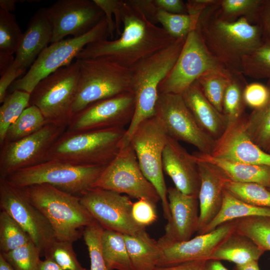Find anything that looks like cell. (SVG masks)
Instances as JSON below:
<instances>
[{
	"label": "cell",
	"instance_id": "6125c7cd",
	"mask_svg": "<svg viewBox=\"0 0 270 270\" xmlns=\"http://www.w3.org/2000/svg\"><path fill=\"white\" fill-rule=\"evenodd\" d=\"M0 270H14L10 265L0 254Z\"/></svg>",
	"mask_w": 270,
	"mask_h": 270
},
{
	"label": "cell",
	"instance_id": "9f6ffc18",
	"mask_svg": "<svg viewBox=\"0 0 270 270\" xmlns=\"http://www.w3.org/2000/svg\"><path fill=\"white\" fill-rule=\"evenodd\" d=\"M14 60L13 55L0 51V74H2L12 64Z\"/></svg>",
	"mask_w": 270,
	"mask_h": 270
},
{
	"label": "cell",
	"instance_id": "d6986e66",
	"mask_svg": "<svg viewBox=\"0 0 270 270\" xmlns=\"http://www.w3.org/2000/svg\"><path fill=\"white\" fill-rule=\"evenodd\" d=\"M238 221L236 219L226 222L210 232L185 241H172L162 236L157 240L162 252L158 266L210 260L216 248L236 232Z\"/></svg>",
	"mask_w": 270,
	"mask_h": 270
},
{
	"label": "cell",
	"instance_id": "11a10c76",
	"mask_svg": "<svg viewBox=\"0 0 270 270\" xmlns=\"http://www.w3.org/2000/svg\"><path fill=\"white\" fill-rule=\"evenodd\" d=\"M218 0H188L185 2L188 14L200 15L210 6L216 4Z\"/></svg>",
	"mask_w": 270,
	"mask_h": 270
},
{
	"label": "cell",
	"instance_id": "ee69618b",
	"mask_svg": "<svg viewBox=\"0 0 270 270\" xmlns=\"http://www.w3.org/2000/svg\"><path fill=\"white\" fill-rule=\"evenodd\" d=\"M104 228L96 220L86 227L82 236L88 252L90 270H108L102 253L101 237Z\"/></svg>",
	"mask_w": 270,
	"mask_h": 270
},
{
	"label": "cell",
	"instance_id": "1f68e13d",
	"mask_svg": "<svg viewBox=\"0 0 270 270\" xmlns=\"http://www.w3.org/2000/svg\"><path fill=\"white\" fill-rule=\"evenodd\" d=\"M247 84L242 73L232 72L222 102V114L226 117L228 124L237 120L245 114L246 104L244 92Z\"/></svg>",
	"mask_w": 270,
	"mask_h": 270
},
{
	"label": "cell",
	"instance_id": "91938a15",
	"mask_svg": "<svg viewBox=\"0 0 270 270\" xmlns=\"http://www.w3.org/2000/svg\"><path fill=\"white\" fill-rule=\"evenodd\" d=\"M206 270H228L219 260H208L207 261Z\"/></svg>",
	"mask_w": 270,
	"mask_h": 270
},
{
	"label": "cell",
	"instance_id": "74e56055",
	"mask_svg": "<svg viewBox=\"0 0 270 270\" xmlns=\"http://www.w3.org/2000/svg\"><path fill=\"white\" fill-rule=\"evenodd\" d=\"M236 232L248 237L264 251L270 250V218L250 216L238 219Z\"/></svg>",
	"mask_w": 270,
	"mask_h": 270
},
{
	"label": "cell",
	"instance_id": "94428289",
	"mask_svg": "<svg viewBox=\"0 0 270 270\" xmlns=\"http://www.w3.org/2000/svg\"><path fill=\"white\" fill-rule=\"evenodd\" d=\"M235 270H260L258 261H252L242 265H236Z\"/></svg>",
	"mask_w": 270,
	"mask_h": 270
},
{
	"label": "cell",
	"instance_id": "60d3db41",
	"mask_svg": "<svg viewBox=\"0 0 270 270\" xmlns=\"http://www.w3.org/2000/svg\"><path fill=\"white\" fill-rule=\"evenodd\" d=\"M242 74L253 78L270 80V43L264 42L244 58Z\"/></svg>",
	"mask_w": 270,
	"mask_h": 270
},
{
	"label": "cell",
	"instance_id": "e7e4bbea",
	"mask_svg": "<svg viewBox=\"0 0 270 270\" xmlns=\"http://www.w3.org/2000/svg\"><path fill=\"white\" fill-rule=\"evenodd\" d=\"M269 152H270V150H269Z\"/></svg>",
	"mask_w": 270,
	"mask_h": 270
},
{
	"label": "cell",
	"instance_id": "3957f363",
	"mask_svg": "<svg viewBox=\"0 0 270 270\" xmlns=\"http://www.w3.org/2000/svg\"><path fill=\"white\" fill-rule=\"evenodd\" d=\"M186 38L176 40L168 47L142 60L130 68L132 91L135 96L136 109L122 140V146L130 144L132 134L140 123L155 116L159 86L176 64Z\"/></svg>",
	"mask_w": 270,
	"mask_h": 270
},
{
	"label": "cell",
	"instance_id": "b9f144b4",
	"mask_svg": "<svg viewBox=\"0 0 270 270\" xmlns=\"http://www.w3.org/2000/svg\"><path fill=\"white\" fill-rule=\"evenodd\" d=\"M22 36L15 16L0 8V51L13 55L20 46Z\"/></svg>",
	"mask_w": 270,
	"mask_h": 270
},
{
	"label": "cell",
	"instance_id": "d4e9b609",
	"mask_svg": "<svg viewBox=\"0 0 270 270\" xmlns=\"http://www.w3.org/2000/svg\"><path fill=\"white\" fill-rule=\"evenodd\" d=\"M184 102L199 126L216 140L224 132L228 122L208 100L196 81L182 94Z\"/></svg>",
	"mask_w": 270,
	"mask_h": 270
},
{
	"label": "cell",
	"instance_id": "7bdbcfd3",
	"mask_svg": "<svg viewBox=\"0 0 270 270\" xmlns=\"http://www.w3.org/2000/svg\"><path fill=\"white\" fill-rule=\"evenodd\" d=\"M14 270H36L40 251L30 241L27 244L6 253H0Z\"/></svg>",
	"mask_w": 270,
	"mask_h": 270
},
{
	"label": "cell",
	"instance_id": "7c38bea8",
	"mask_svg": "<svg viewBox=\"0 0 270 270\" xmlns=\"http://www.w3.org/2000/svg\"><path fill=\"white\" fill-rule=\"evenodd\" d=\"M93 188L124 194L138 200L145 198L154 204L160 200L156 188L142 173L130 144L121 148Z\"/></svg>",
	"mask_w": 270,
	"mask_h": 270
},
{
	"label": "cell",
	"instance_id": "e575fe53",
	"mask_svg": "<svg viewBox=\"0 0 270 270\" xmlns=\"http://www.w3.org/2000/svg\"><path fill=\"white\" fill-rule=\"evenodd\" d=\"M231 75L229 70H212L204 74L196 80L206 98L222 113L224 96Z\"/></svg>",
	"mask_w": 270,
	"mask_h": 270
},
{
	"label": "cell",
	"instance_id": "7a4b0ae2",
	"mask_svg": "<svg viewBox=\"0 0 270 270\" xmlns=\"http://www.w3.org/2000/svg\"><path fill=\"white\" fill-rule=\"evenodd\" d=\"M218 2L200 16L196 28L210 53L231 72L242 73L244 58L264 42L257 24L244 18L228 21L219 17Z\"/></svg>",
	"mask_w": 270,
	"mask_h": 270
},
{
	"label": "cell",
	"instance_id": "836d02e7",
	"mask_svg": "<svg viewBox=\"0 0 270 270\" xmlns=\"http://www.w3.org/2000/svg\"><path fill=\"white\" fill-rule=\"evenodd\" d=\"M263 0H218L216 12L221 18L234 21L244 18L256 24Z\"/></svg>",
	"mask_w": 270,
	"mask_h": 270
},
{
	"label": "cell",
	"instance_id": "8992f818",
	"mask_svg": "<svg viewBox=\"0 0 270 270\" xmlns=\"http://www.w3.org/2000/svg\"><path fill=\"white\" fill-rule=\"evenodd\" d=\"M76 60L80 70L72 118L94 102L132 92L130 68L104 56Z\"/></svg>",
	"mask_w": 270,
	"mask_h": 270
},
{
	"label": "cell",
	"instance_id": "2e32d148",
	"mask_svg": "<svg viewBox=\"0 0 270 270\" xmlns=\"http://www.w3.org/2000/svg\"><path fill=\"white\" fill-rule=\"evenodd\" d=\"M0 207L28 234L44 256L56 239L50 222L28 200L22 189L0 178Z\"/></svg>",
	"mask_w": 270,
	"mask_h": 270
},
{
	"label": "cell",
	"instance_id": "f907efd6",
	"mask_svg": "<svg viewBox=\"0 0 270 270\" xmlns=\"http://www.w3.org/2000/svg\"><path fill=\"white\" fill-rule=\"evenodd\" d=\"M264 42L270 43V0H263L256 24Z\"/></svg>",
	"mask_w": 270,
	"mask_h": 270
},
{
	"label": "cell",
	"instance_id": "83f0119b",
	"mask_svg": "<svg viewBox=\"0 0 270 270\" xmlns=\"http://www.w3.org/2000/svg\"><path fill=\"white\" fill-rule=\"evenodd\" d=\"M264 252L249 238L235 232L216 248L210 260H224L242 265L258 261Z\"/></svg>",
	"mask_w": 270,
	"mask_h": 270
},
{
	"label": "cell",
	"instance_id": "8fae6325",
	"mask_svg": "<svg viewBox=\"0 0 270 270\" xmlns=\"http://www.w3.org/2000/svg\"><path fill=\"white\" fill-rule=\"evenodd\" d=\"M212 70H228L208 50L196 28L186 36L176 64L159 86L158 94H182L200 76Z\"/></svg>",
	"mask_w": 270,
	"mask_h": 270
},
{
	"label": "cell",
	"instance_id": "4316f807",
	"mask_svg": "<svg viewBox=\"0 0 270 270\" xmlns=\"http://www.w3.org/2000/svg\"><path fill=\"white\" fill-rule=\"evenodd\" d=\"M133 270H153L158 266L161 249L146 230L136 234H123Z\"/></svg>",
	"mask_w": 270,
	"mask_h": 270
},
{
	"label": "cell",
	"instance_id": "d6a6232c",
	"mask_svg": "<svg viewBox=\"0 0 270 270\" xmlns=\"http://www.w3.org/2000/svg\"><path fill=\"white\" fill-rule=\"evenodd\" d=\"M47 123L40 110L34 106H30L9 126L1 146L26 137L40 130Z\"/></svg>",
	"mask_w": 270,
	"mask_h": 270
},
{
	"label": "cell",
	"instance_id": "bcb514c9",
	"mask_svg": "<svg viewBox=\"0 0 270 270\" xmlns=\"http://www.w3.org/2000/svg\"><path fill=\"white\" fill-rule=\"evenodd\" d=\"M103 11L107 20L110 40H113L114 33L116 38L121 34L122 10L124 0H93ZM115 38V39H116Z\"/></svg>",
	"mask_w": 270,
	"mask_h": 270
},
{
	"label": "cell",
	"instance_id": "f6af8a7d",
	"mask_svg": "<svg viewBox=\"0 0 270 270\" xmlns=\"http://www.w3.org/2000/svg\"><path fill=\"white\" fill-rule=\"evenodd\" d=\"M64 270H88L78 262L72 248V243L56 240L44 254Z\"/></svg>",
	"mask_w": 270,
	"mask_h": 270
},
{
	"label": "cell",
	"instance_id": "f546056e",
	"mask_svg": "<svg viewBox=\"0 0 270 270\" xmlns=\"http://www.w3.org/2000/svg\"><path fill=\"white\" fill-rule=\"evenodd\" d=\"M101 246L108 270H133L122 234L104 229Z\"/></svg>",
	"mask_w": 270,
	"mask_h": 270
},
{
	"label": "cell",
	"instance_id": "277c9868",
	"mask_svg": "<svg viewBox=\"0 0 270 270\" xmlns=\"http://www.w3.org/2000/svg\"><path fill=\"white\" fill-rule=\"evenodd\" d=\"M30 202L46 218L56 240L73 243L94 220L78 196L48 184L22 188Z\"/></svg>",
	"mask_w": 270,
	"mask_h": 270
},
{
	"label": "cell",
	"instance_id": "e0dca14e",
	"mask_svg": "<svg viewBox=\"0 0 270 270\" xmlns=\"http://www.w3.org/2000/svg\"><path fill=\"white\" fill-rule=\"evenodd\" d=\"M136 109L133 92L94 102L74 116L66 132H70L124 128L131 122Z\"/></svg>",
	"mask_w": 270,
	"mask_h": 270
},
{
	"label": "cell",
	"instance_id": "681fc988",
	"mask_svg": "<svg viewBox=\"0 0 270 270\" xmlns=\"http://www.w3.org/2000/svg\"><path fill=\"white\" fill-rule=\"evenodd\" d=\"M26 71L18 68L14 64L2 74L0 78V103L2 104L8 94L10 86Z\"/></svg>",
	"mask_w": 270,
	"mask_h": 270
},
{
	"label": "cell",
	"instance_id": "603a6c76",
	"mask_svg": "<svg viewBox=\"0 0 270 270\" xmlns=\"http://www.w3.org/2000/svg\"><path fill=\"white\" fill-rule=\"evenodd\" d=\"M194 159L197 164L200 178L198 196L200 213L197 230L198 234H200L216 216L222 208L224 191V176L212 165Z\"/></svg>",
	"mask_w": 270,
	"mask_h": 270
},
{
	"label": "cell",
	"instance_id": "5bb4252c",
	"mask_svg": "<svg viewBox=\"0 0 270 270\" xmlns=\"http://www.w3.org/2000/svg\"><path fill=\"white\" fill-rule=\"evenodd\" d=\"M68 126L48 122L38 132L18 140L3 144L0 151V178L45 162L46 156Z\"/></svg>",
	"mask_w": 270,
	"mask_h": 270
},
{
	"label": "cell",
	"instance_id": "816d5d0a",
	"mask_svg": "<svg viewBox=\"0 0 270 270\" xmlns=\"http://www.w3.org/2000/svg\"><path fill=\"white\" fill-rule=\"evenodd\" d=\"M157 8L170 13L188 14L185 2L182 0H154Z\"/></svg>",
	"mask_w": 270,
	"mask_h": 270
},
{
	"label": "cell",
	"instance_id": "ffe728a7",
	"mask_svg": "<svg viewBox=\"0 0 270 270\" xmlns=\"http://www.w3.org/2000/svg\"><path fill=\"white\" fill-rule=\"evenodd\" d=\"M246 115L228 124L210 155L231 162L270 166V154L258 146L246 131Z\"/></svg>",
	"mask_w": 270,
	"mask_h": 270
},
{
	"label": "cell",
	"instance_id": "7dc6e473",
	"mask_svg": "<svg viewBox=\"0 0 270 270\" xmlns=\"http://www.w3.org/2000/svg\"><path fill=\"white\" fill-rule=\"evenodd\" d=\"M155 204L145 198L138 200L137 202L133 203L132 216L138 225L146 228L156 220Z\"/></svg>",
	"mask_w": 270,
	"mask_h": 270
},
{
	"label": "cell",
	"instance_id": "ac0fdd59",
	"mask_svg": "<svg viewBox=\"0 0 270 270\" xmlns=\"http://www.w3.org/2000/svg\"><path fill=\"white\" fill-rule=\"evenodd\" d=\"M45 10L52 29L51 43L69 35L82 36L104 16L103 11L93 0H58L45 8Z\"/></svg>",
	"mask_w": 270,
	"mask_h": 270
},
{
	"label": "cell",
	"instance_id": "f35d334b",
	"mask_svg": "<svg viewBox=\"0 0 270 270\" xmlns=\"http://www.w3.org/2000/svg\"><path fill=\"white\" fill-rule=\"evenodd\" d=\"M32 241L28 234L6 212H0V253H6Z\"/></svg>",
	"mask_w": 270,
	"mask_h": 270
},
{
	"label": "cell",
	"instance_id": "ba28073f",
	"mask_svg": "<svg viewBox=\"0 0 270 270\" xmlns=\"http://www.w3.org/2000/svg\"><path fill=\"white\" fill-rule=\"evenodd\" d=\"M109 37L108 22L104 16L86 34L51 43L40 53L26 72L10 86L8 94L14 90L30 93L40 80L71 64L88 44Z\"/></svg>",
	"mask_w": 270,
	"mask_h": 270
},
{
	"label": "cell",
	"instance_id": "30bf717a",
	"mask_svg": "<svg viewBox=\"0 0 270 270\" xmlns=\"http://www.w3.org/2000/svg\"><path fill=\"white\" fill-rule=\"evenodd\" d=\"M168 137L160 122L154 116L140 124L130 142L142 173L154 187L160 198L164 216L167 220L170 218V213L162 158Z\"/></svg>",
	"mask_w": 270,
	"mask_h": 270
},
{
	"label": "cell",
	"instance_id": "9a60e30c",
	"mask_svg": "<svg viewBox=\"0 0 270 270\" xmlns=\"http://www.w3.org/2000/svg\"><path fill=\"white\" fill-rule=\"evenodd\" d=\"M81 203L102 227L122 234H136L145 230L132 216L133 203L128 196L98 188L78 196Z\"/></svg>",
	"mask_w": 270,
	"mask_h": 270
},
{
	"label": "cell",
	"instance_id": "52a82bcc",
	"mask_svg": "<svg viewBox=\"0 0 270 270\" xmlns=\"http://www.w3.org/2000/svg\"><path fill=\"white\" fill-rule=\"evenodd\" d=\"M106 166H80L50 160L18 170L4 179L20 188L48 184L64 192L80 196L93 188Z\"/></svg>",
	"mask_w": 270,
	"mask_h": 270
},
{
	"label": "cell",
	"instance_id": "7402d4cb",
	"mask_svg": "<svg viewBox=\"0 0 270 270\" xmlns=\"http://www.w3.org/2000/svg\"><path fill=\"white\" fill-rule=\"evenodd\" d=\"M170 218L165 226L164 238L175 242L190 239L197 232L198 222V197L182 193L176 187L168 188Z\"/></svg>",
	"mask_w": 270,
	"mask_h": 270
},
{
	"label": "cell",
	"instance_id": "4dcf8cb0",
	"mask_svg": "<svg viewBox=\"0 0 270 270\" xmlns=\"http://www.w3.org/2000/svg\"><path fill=\"white\" fill-rule=\"evenodd\" d=\"M269 92L265 104L254 109L246 118V131L251 140L261 149L270 150V80L266 84Z\"/></svg>",
	"mask_w": 270,
	"mask_h": 270
},
{
	"label": "cell",
	"instance_id": "680465c9",
	"mask_svg": "<svg viewBox=\"0 0 270 270\" xmlns=\"http://www.w3.org/2000/svg\"><path fill=\"white\" fill-rule=\"evenodd\" d=\"M18 2L16 0H0V8L8 12H12L15 10L16 4Z\"/></svg>",
	"mask_w": 270,
	"mask_h": 270
},
{
	"label": "cell",
	"instance_id": "6f0895ef",
	"mask_svg": "<svg viewBox=\"0 0 270 270\" xmlns=\"http://www.w3.org/2000/svg\"><path fill=\"white\" fill-rule=\"evenodd\" d=\"M36 270H64L53 260L45 258L40 261L37 266Z\"/></svg>",
	"mask_w": 270,
	"mask_h": 270
},
{
	"label": "cell",
	"instance_id": "8d00e7d4",
	"mask_svg": "<svg viewBox=\"0 0 270 270\" xmlns=\"http://www.w3.org/2000/svg\"><path fill=\"white\" fill-rule=\"evenodd\" d=\"M224 186L240 200L254 206L270 208V191L262 185L234 182L224 176Z\"/></svg>",
	"mask_w": 270,
	"mask_h": 270
},
{
	"label": "cell",
	"instance_id": "4fadbf2b",
	"mask_svg": "<svg viewBox=\"0 0 270 270\" xmlns=\"http://www.w3.org/2000/svg\"><path fill=\"white\" fill-rule=\"evenodd\" d=\"M154 116L169 137L190 144L196 147L199 152L212 154L216 140L199 126L182 94H158Z\"/></svg>",
	"mask_w": 270,
	"mask_h": 270
},
{
	"label": "cell",
	"instance_id": "cb8c5ba5",
	"mask_svg": "<svg viewBox=\"0 0 270 270\" xmlns=\"http://www.w3.org/2000/svg\"><path fill=\"white\" fill-rule=\"evenodd\" d=\"M52 39V29L45 8L40 9L30 18L23 33L13 62L16 67L27 70Z\"/></svg>",
	"mask_w": 270,
	"mask_h": 270
},
{
	"label": "cell",
	"instance_id": "44dd1931",
	"mask_svg": "<svg viewBox=\"0 0 270 270\" xmlns=\"http://www.w3.org/2000/svg\"><path fill=\"white\" fill-rule=\"evenodd\" d=\"M163 170L184 194L198 197L200 178L197 164L178 141L168 137L162 158Z\"/></svg>",
	"mask_w": 270,
	"mask_h": 270
},
{
	"label": "cell",
	"instance_id": "9c48e42d",
	"mask_svg": "<svg viewBox=\"0 0 270 270\" xmlns=\"http://www.w3.org/2000/svg\"><path fill=\"white\" fill-rule=\"evenodd\" d=\"M79 70L76 60L40 80L30 93V106L38 108L48 122L68 126L71 121Z\"/></svg>",
	"mask_w": 270,
	"mask_h": 270
},
{
	"label": "cell",
	"instance_id": "484cf974",
	"mask_svg": "<svg viewBox=\"0 0 270 270\" xmlns=\"http://www.w3.org/2000/svg\"><path fill=\"white\" fill-rule=\"evenodd\" d=\"M192 155L195 160L212 165L232 180L256 183L270 188V166L228 161L199 152Z\"/></svg>",
	"mask_w": 270,
	"mask_h": 270
},
{
	"label": "cell",
	"instance_id": "be15d7a7",
	"mask_svg": "<svg viewBox=\"0 0 270 270\" xmlns=\"http://www.w3.org/2000/svg\"><path fill=\"white\" fill-rule=\"evenodd\" d=\"M268 190L270 191V188H268Z\"/></svg>",
	"mask_w": 270,
	"mask_h": 270
},
{
	"label": "cell",
	"instance_id": "ab89813d",
	"mask_svg": "<svg viewBox=\"0 0 270 270\" xmlns=\"http://www.w3.org/2000/svg\"><path fill=\"white\" fill-rule=\"evenodd\" d=\"M200 16L175 14L159 10L156 13V22L172 37L177 40L186 37L196 28Z\"/></svg>",
	"mask_w": 270,
	"mask_h": 270
},
{
	"label": "cell",
	"instance_id": "6da1fadb",
	"mask_svg": "<svg viewBox=\"0 0 270 270\" xmlns=\"http://www.w3.org/2000/svg\"><path fill=\"white\" fill-rule=\"evenodd\" d=\"M122 22L123 28L118 38L90 43L76 59L104 56L123 67L131 68L176 40L162 26L150 22L130 0H124Z\"/></svg>",
	"mask_w": 270,
	"mask_h": 270
},
{
	"label": "cell",
	"instance_id": "5b68a950",
	"mask_svg": "<svg viewBox=\"0 0 270 270\" xmlns=\"http://www.w3.org/2000/svg\"><path fill=\"white\" fill-rule=\"evenodd\" d=\"M124 128L65 132L48 150L45 162L60 160L84 166H106L122 147Z\"/></svg>",
	"mask_w": 270,
	"mask_h": 270
},
{
	"label": "cell",
	"instance_id": "d590c367",
	"mask_svg": "<svg viewBox=\"0 0 270 270\" xmlns=\"http://www.w3.org/2000/svg\"><path fill=\"white\" fill-rule=\"evenodd\" d=\"M30 93L14 90L8 94L0 107V146L9 126L30 106Z\"/></svg>",
	"mask_w": 270,
	"mask_h": 270
},
{
	"label": "cell",
	"instance_id": "db71d44e",
	"mask_svg": "<svg viewBox=\"0 0 270 270\" xmlns=\"http://www.w3.org/2000/svg\"><path fill=\"white\" fill-rule=\"evenodd\" d=\"M208 260H192L166 266H157L153 270H206Z\"/></svg>",
	"mask_w": 270,
	"mask_h": 270
},
{
	"label": "cell",
	"instance_id": "f5cc1de1",
	"mask_svg": "<svg viewBox=\"0 0 270 270\" xmlns=\"http://www.w3.org/2000/svg\"><path fill=\"white\" fill-rule=\"evenodd\" d=\"M152 23L156 24V15L159 10L155 5L154 0H130Z\"/></svg>",
	"mask_w": 270,
	"mask_h": 270
},
{
	"label": "cell",
	"instance_id": "f1b7e54d",
	"mask_svg": "<svg viewBox=\"0 0 270 270\" xmlns=\"http://www.w3.org/2000/svg\"><path fill=\"white\" fill-rule=\"evenodd\" d=\"M250 216L270 218V208L246 203L234 196L224 189L223 202L220 212L200 234L210 232L226 222Z\"/></svg>",
	"mask_w": 270,
	"mask_h": 270
},
{
	"label": "cell",
	"instance_id": "c3c4849f",
	"mask_svg": "<svg viewBox=\"0 0 270 270\" xmlns=\"http://www.w3.org/2000/svg\"><path fill=\"white\" fill-rule=\"evenodd\" d=\"M269 92L266 85L259 82L248 84L244 92L246 106L254 110L264 105L268 100Z\"/></svg>",
	"mask_w": 270,
	"mask_h": 270
}]
</instances>
